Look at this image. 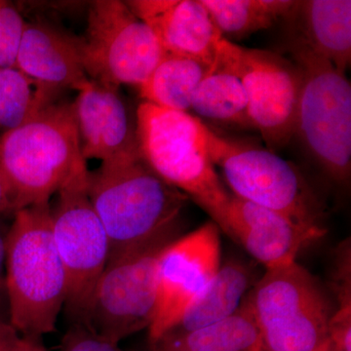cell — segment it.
<instances>
[{
  "label": "cell",
  "mask_w": 351,
  "mask_h": 351,
  "mask_svg": "<svg viewBox=\"0 0 351 351\" xmlns=\"http://www.w3.org/2000/svg\"><path fill=\"white\" fill-rule=\"evenodd\" d=\"M86 189L108 234V261L176 230L189 200L157 176L138 151L89 171Z\"/></svg>",
  "instance_id": "obj_1"
},
{
  "label": "cell",
  "mask_w": 351,
  "mask_h": 351,
  "mask_svg": "<svg viewBox=\"0 0 351 351\" xmlns=\"http://www.w3.org/2000/svg\"><path fill=\"white\" fill-rule=\"evenodd\" d=\"M86 171L73 104H53L0 137V179L11 216L50 202L69 180Z\"/></svg>",
  "instance_id": "obj_2"
},
{
  "label": "cell",
  "mask_w": 351,
  "mask_h": 351,
  "mask_svg": "<svg viewBox=\"0 0 351 351\" xmlns=\"http://www.w3.org/2000/svg\"><path fill=\"white\" fill-rule=\"evenodd\" d=\"M6 241L5 272L10 324L25 336L55 331L68 282L55 244L50 202L20 210Z\"/></svg>",
  "instance_id": "obj_3"
},
{
  "label": "cell",
  "mask_w": 351,
  "mask_h": 351,
  "mask_svg": "<svg viewBox=\"0 0 351 351\" xmlns=\"http://www.w3.org/2000/svg\"><path fill=\"white\" fill-rule=\"evenodd\" d=\"M138 152L157 176L195 201L225 232L230 197L208 149L207 124L188 112L143 101L136 113Z\"/></svg>",
  "instance_id": "obj_4"
},
{
  "label": "cell",
  "mask_w": 351,
  "mask_h": 351,
  "mask_svg": "<svg viewBox=\"0 0 351 351\" xmlns=\"http://www.w3.org/2000/svg\"><path fill=\"white\" fill-rule=\"evenodd\" d=\"M290 52L302 75L295 136L331 181L346 186L351 172L350 82L299 36L291 41Z\"/></svg>",
  "instance_id": "obj_5"
},
{
  "label": "cell",
  "mask_w": 351,
  "mask_h": 351,
  "mask_svg": "<svg viewBox=\"0 0 351 351\" xmlns=\"http://www.w3.org/2000/svg\"><path fill=\"white\" fill-rule=\"evenodd\" d=\"M208 128L212 162L223 172L233 195L287 217L324 237V206L301 172L267 147L226 137Z\"/></svg>",
  "instance_id": "obj_6"
},
{
  "label": "cell",
  "mask_w": 351,
  "mask_h": 351,
  "mask_svg": "<svg viewBox=\"0 0 351 351\" xmlns=\"http://www.w3.org/2000/svg\"><path fill=\"white\" fill-rule=\"evenodd\" d=\"M245 299L265 351H317L328 341L336 306L297 262L267 269Z\"/></svg>",
  "instance_id": "obj_7"
},
{
  "label": "cell",
  "mask_w": 351,
  "mask_h": 351,
  "mask_svg": "<svg viewBox=\"0 0 351 351\" xmlns=\"http://www.w3.org/2000/svg\"><path fill=\"white\" fill-rule=\"evenodd\" d=\"M176 230L108 261L95 286L87 326L114 343L149 329L158 290L159 258Z\"/></svg>",
  "instance_id": "obj_8"
},
{
  "label": "cell",
  "mask_w": 351,
  "mask_h": 351,
  "mask_svg": "<svg viewBox=\"0 0 351 351\" xmlns=\"http://www.w3.org/2000/svg\"><path fill=\"white\" fill-rule=\"evenodd\" d=\"M78 44L88 77L113 88L142 86L165 55L151 27L117 0L92 2Z\"/></svg>",
  "instance_id": "obj_9"
},
{
  "label": "cell",
  "mask_w": 351,
  "mask_h": 351,
  "mask_svg": "<svg viewBox=\"0 0 351 351\" xmlns=\"http://www.w3.org/2000/svg\"><path fill=\"white\" fill-rule=\"evenodd\" d=\"M88 172L69 180L52 208L53 237L68 282L64 311L71 323L85 325L95 286L110 256L107 232L88 197Z\"/></svg>",
  "instance_id": "obj_10"
},
{
  "label": "cell",
  "mask_w": 351,
  "mask_h": 351,
  "mask_svg": "<svg viewBox=\"0 0 351 351\" xmlns=\"http://www.w3.org/2000/svg\"><path fill=\"white\" fill-rule=\"evenodd\" d=\"M219 47L241 78L252 128L272 152L295 137L302 75L294 61L271 51L244 48L223 38Z\"/></svg>",
  "instance_id": "obj_11"
},
{
  "label": "cell",
  "mask_w": 351,
  "mask_h": 351,
  "mask_svg": "<svg viewBox=\"0 0 351 351\" xmlns=\"http://www.w3.org/2000/svg\"><path fill=\"white\" fill-rule=\"evenodd\" d=\"M219 226L207 221L165 247L158 267L156 315L149 328L151 345L177 324L191 301L221 265Z\"/></svg>",
  "instance_id": "obj_12"
},
{
  "label": "cell",
  "mask_w": 351,
  "mask_h": 351,
  "mask_svg": "<svg viewBox=\"0 0 351 351\" xmlns=\"http://www.w3.org/2000/svg\"><path fill=\"white\" fill-rule=\"evenodd\" d=\"M225 232L267 269L297 262L304 249L322 239L283 215L234 195L228 205Z\"/></svg>",
  "instance_id": "obj_13"
},
{
  "label": "cell",
  "mask_w": 351,
  "mask_h": 351,
  "mask_svg": "<svg viewBox=\"0 0 351 351\" xmlns=\"http://www.w3.org/2000/svg\"><path fill=\"white\" fill-rule=\"evenodd\" d=\"M76 124L85 161L101 162L138 151L136 123L129 115L117 88L88 80L76 89Z\"/></svg>",
  "instance_id": "obj_14"
},
{
  "label": "cell",
  "mask_w": 351,
  "mask_h": 351,
  "mask_svg": "<svg viewBox=\"0 0 351 351\" xmlns=\"http://www.w3.org/2000/svg\"><path fill=\"white\" fill-rule=\"evenodd\" d=\"M126 4L151 27L165 53L213 63L223 36L200 0H135Z\"/></svg>",
  "instance_id": "obj_15"
},
{
  "label": "cell",
  "mask_w": 351,
  "mask_h": 351,
  "mask_svg": "<svg viewBox=\"0 0 351 351\" xmlns=\"http://www.w3.org/2000/svg\"><path fill=\"white\" fill-rule=\"evenodd\" d=\"M16 68L55 91L76 90L89 80L78 38L43 23H25Z\"/></svg>",
  "instance_id": "obj_16"
},
{
  "label": "cell",
  "mask_w": 351,
  "mask_h": 351,
  "mask_svg": "<svg viewBox=\"0 0 351 351\" xmlns=\"http://www.w3.org/2000/svg\"><path fill=\"white\" fill-rule=\"evenodd\" d=\"M295 11L301 20L299 38L346 73L351 59L350 0L298 1Z\"/></svg>",
  "instance_id": "obj_17"
},
{
  "label": "cell",
  "mask_w": 351,
  "mask_h": 351,
  "mask_svg": "<svg viewBox=\"0 0 351 351\" xmlns=\"http://www.w3.org/2000/svg\"><path fill=\"white\" fill-rule=\"evenodd\" d=\"M252 279L250 269L243 263L230 261L221 265L216 276L186 307L177 324L164 336L189 334L232 315L241 306Z\"/></svg>",
  "instance_id": "obj_18"
},
{
  "label": "cell",
  "mask_w": 351,
  "mask_h": 351,
  "mask_svg": "<svg viewBox=\"0 0 351 351\" xmlns=\"http://www.w3.org/2000/svg\"><path fill=\"white\" fill-rule=\"evenodd\" d=\"M191 108L202 119L216 123L252 128L243 83L226 59L219 43L213 63L193 94Z\"/></svg>",
  "instance_id": "obj_19"
},
{
  "label": "cell",
  "mask_w": 351,
  "mask_h": 351,
  "mask_svg": "<svg viewBox=\"0 0 351 351\" xmlns=\"http://www.w3.org/2000/svg\"><path fill=\"white\" fill-rule=\"evenodd\" d=\"M152 351H265L246 299L232 315L213 325L180 336H164Z\"/></svg>",
  "instance_id": "obj_20"
},
{
  "label": "cell",
  "mask_w": 351,
  "mask_h": 351,
  "mask_svg": "<svg viewBox=\"0 0 351 351\" xmlns=\"http://www.w3.org/2000/svg\"><path fill=\"white\" fill-rule=\"evenodd\" d=\"M210 66L193 58L165 53L147 82L138 87L141 96L157 107L188 112Z\"/></svg>",
  "instance_id": "obj_21"
},
{
  "label": "cell",
  "mask_w": 351,
  "mask_h": 351,
  "mask_svg": "<svg viewBox=\"0 0 351 351\" xmlns=\"http://www.w3.org/2000/svg\"><path fill=\"white\" fill-rule=\"evenodd\" d=\"M223 38L241 39L291 15L292 0H200Z\"/></svg>",
  "instance_id": "obj_22"
},
{
  "label": "cell",
  "mask_w": 351,
  "mask_h": 351,
  "mask_svg": "<svg viewBox=\"0 0 351 351\" xmlns=\"http://www.w3.org/2000/svg\"><path fill=\"white\" fill-rule=\"evenodd\" d=\"M58 91L17 68L0 69V130H13L55 104Z\"/></svg>",
  "instance_id": "obj_23"
},
{
  "label": "cell",
  "mask_w": 351,
  "mask_h": 351,
  "mask_svg": "<svg viewBox=\"0 0 351 351\" xmlns=\"http://www.w3.org/2000/svg\"><path fill=\"white\" fill-rule=\"evenodd\" d=\"M25 27L16 7L0 0V69L16 68Z\"/></svg>",
  "instance_id": "obj_24"
},
{
  "label": "cell",
  "mask_w": 351,
  "mask_h": 351,
  "mask_svg": "<svg viewBox=\"0 0 351 351\" xmlns=\"http://www.w3.org/2000/svg\"><path fill=\"white\" fill-rule=\"evenodd\" d=\"M351 248L345 240L337 249L332 271V289L337 300L335 313L351 315Z\"/></svg>",
  "instance_id": "obj_25"
},
{
  "label": "cell",
  "mask_w": 351,
  "mask_h": 351,
  "mask_svg": "<svg viewBox=\"0 0 351 351\" xmlns=\"http://www.w3.org/2000/svg\"><path fill=\"white\" fill-rule=\"evenodd\" d=\"M59 351H124L114 343L82 323H71Z\"/></svg>",
  "instance_id": "obj_26"
},
{
  "label": "cell",
  "mask_w": 351,
  "mask_h": 351,
  "mask_svg": "<svg viewBox=\"0 0 351 351\" xmlns=\"http://www.w3.org/2000/svg\"><path fill=\"white\" fill-rule=\"evenodd\" d=\"M0 351H48L41 338L25 336L9 323L0 322Z\"/></svg>",
  "instance_id": "obj_27"
},
{
  "label": "cell",
  "mask_w": 351,
  "mask_h": 351,
  "mask_svg": "<svg viewBox=\"0 0 351 351\" xmlns=\"http://www.w3.org/2000/svg\"><path fill=\"white\" fill-rule=\"evenodd\" d=\"M9 226L6 225L4 217L0 216V322L10 324L5 272L6 241Z\"/></svg>",
  "instance_id": "obj_28"
},
{
  "label": "cell",
  "mask_w": 351,
  "mask_h": 351,
  "mask_svg": "<svg viewBox=\"0 0 351 351\" xmlns=\"http://www.w3.org/2000/svg\"><path fill=\"white\" fill-rule=\"evenodd\" d=\"M0 216L4 217V218L6 216H11L10 212H9L8 201H7L1 179H0Z\"/></svg>",
  "instance_id": "obj_29"
},
{
  "label": "cell",
  "mask_w": 351,
  "mask_h": 351,
  "mask_svg": "<svg viewBox=\"0 0 351 351\" xmlns=\"http://www.w3.org/2000/svg\"><path fill=\"white\" fill-rule=\"evenodd\" d=\"M317 351H339V350H337V348H335V346L332 345V343H331V341H329V339H328V341H326V343H325L324 345L321 346L319 350H318Z\"/></svg>",
  "instance_id": "obj_30"
}]
</instances>
